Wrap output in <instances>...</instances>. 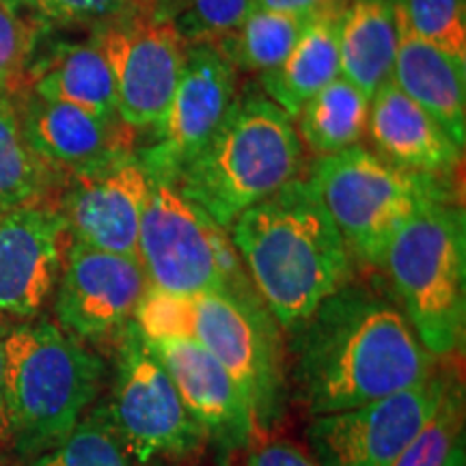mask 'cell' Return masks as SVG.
Instances as JSON below:
<instances>
[{
  "label": "cell",
  "mask_w": 466,
  "mask_h": 466,
  "mask_svg": "<svg viewBox=\"0 0 466 466\" xmlns=\"http://www.w3.org/2000/svg\"><path fill=\"white\" fill-rule=\"evenodd\" d=\"M294 382L313 417L423 384L434 357L398 305L343 285L291 330Z\"/></svg>",
  "instance_id": "obj_1"
},
{
  "label": "cell",
  "mask_w": 466,
  "mask_h": 466,
  "mask_svg": "<svg viewBox=\"0 0 466 466\" xmlns=\"http://www.w3.org/2000/svg\"><path fill=\"white\" fill-rule=\"evenodd\" d=\"M229 238L261 302L289 333L348 281L350 250L309 179L248 208Z\"/></svg>",
  "instance_id": "obj_2"
},
{
  "label": "cell",
  "mask_w": 466,
  "mask_h": 466,
  "mask_svg": "<svg viewBox=\"0 0 466 466\" xmlns=\"http://www.w3.org/2000/svg\"><path fill=\"white\" fill-rule=\"evenodd\" d=\"M302 143L294 119L268 97L233 100L209 141L171 182L225 231L291 179L300 177Z\"/></svg>",
  "instance_id": "obj_3"
},
{
  "label": "cell",
  "mask_w": 466,
  "mask_h": 466,
  "mask_svg": "<svg viewBox=\"0 0 466 466\" xmlns=\"http://www.w3.org/2000/svg\"><path fill=\"white\" fill-rule=\"evenodd\" d=\"M5 374L14 450L37 458L83 421L104 378V363L78 337L50 319L7 326Z\"/></svg>",
  "instance_id": "obj_4"
},
{
  "label": "cell",
  "mask_w": 466,
  "mask_h": 466,
  "mask_svg": "<svg viewBox=\"0 0 466 466\" xmlns=\"http://www.w3.org/2000/svg\"><path fill=\"white\" fill-rule=\"evenodd\" d=\"M464 208L432 199L395 231L384 253L408 322L432 357H450L466 333Z\"/></svg>",
  "instance_id": "obj_5"
},
{
  "label": "cell",
  "mask_w": 466,
  "mask_h": 466,
  "mask_svg": "<svg viewBox=\"0 0 466 466\" xmlns=\"http://www.w3.org/2000/svg\"><path fill=\"white\" fill-rule=\"evenodd\" d=\"M309 182L350 253L370 266H382L395 231L423 203L450 197L442 177L406 171L360 145L319 156Z\"/></svg>",
  "instance_id": "obj_6"
},
{
  "label": "cell",
  "mask_w": 466,
  "mask_h": 466,
  "mask_svg": "<svg viewBox=\"0 0 466 466\" xmlns=\"http://www.w3.org/2000/svg\"><path fill=\"white\" fill-rule=\"evenodd\" d=\"M138 264L149 288L177 296L248 289L229 231L186 199L168 177L151 173L138 229Z\"/></svg>",
  "instance_id": "obj_7"
},
{
  "label": "cell",
  "mask_w": 466,
  "mask_h": 466,
  "mask_svg": "<svg viewBox=\"0 0 466 466\" xmlns=\"http://www.w3.org/2000/svg\"><path fill=\"white\" fill-rule=\"evenodd\" d=\"M113 74L116 115L134 130H158L184 67L186 42L147 0H130L93 35Z\"/></svg>",
  "instance_id": "obj_8"
},
{
  "label": "cell",
  "mask_w": 466,
  "mask_h": 466,
  "mask_svg": "<svg viewBox=\"0 0 466 466\" xmlns=\"http://www.w3.org/2000/svg\"><path fill=\"white\" fill-rule=\"evenodd\" d=\"M106 412L121 447L141 464L195 451L206 436L134 319L119 337L113 401Z\"/></svg>",
  "instance_id": "obj_9"
},
{
  "label": "cell",
  "mask_w": 466,
  "mask_h": 466,
  "mask_svg": "<svg viewBox=\"0 0 466 466\" xmlns=\"http://www.w3.org/2000/svg\"><path fill=\"white\" fill-rule=\"evenodd\" d=\"M268 309L248 289L208 291L186 299L182 337L201 343L229 371L258 428L277 417L281 370Z\"/></svg>",
  "instance_id": "obj_10"
},
{
  "label": "cell",
  "mask_w": 466,
  "mask_h": 466,
  "mask_svg": "<svg viewBox=\"0 0 466 466\" xmlns=\"http://www.w3.org/2000/svg\"><path fill=\"white\" fill-rule=\"evenodd\" d=\"M445 380L432 376L370 404L313 417L307 428L311 456L319 466H391L432 415Z\"/></svg>",
  "instance_id": "obj_11"
},
{
  "label": "cell",
  "mask_w": 466,
  "mask_h": 466,
  "mask_svg": "<svg viewBox=\"0 0 466 466\" xmlns=\"http://www.w3.org/2000/svg\"><path fill=\"white\" fill-rule=\"evenodd\" d=\"M147 289L137 258L72 240L55 288L58 326L80 341L119 339Z\"/></svg>",
  "instance_id": "obj_12"
},
{
  "label": "cell",
  "mask_w": 466,
  "mask_h": 466,
  "mask_svg": "<svg viewBox=\"0 0 466 466\" xmlns=\"http://www.w3.org/2000/svg\"><path fill=\"white\" fill-rule=\"evenodd\" d=\"M151 173L138 151L66 177L61 212L69 238L85 247L137 258ZM138 259V258H137Z\"/></svg>",
  "instance_id": "obj_13"
},
{
  "label": "cell",
  "mask_w": 466,
  "mask_h": 466,
  "mask_svg": "<svg viewBox=\"0 0 466 466\" xmlns=\"http://www.w3.org/2000/svg\"><path fill=\"white\" fill-rule=\"evenodd\" d=\"M236 100V67L217 44H186L184 67L154 143L138 151L149 173L171 179L209 141Z\"/></svg>",
  "instance_id": "obj_14"
},
{
  "label": "cell",
  "mask_w": 466,
  "mask_h": 466,
  "mask_svg": "<svg viewBox=\"0 0 466 466\" xmlns=\"http://www.w3.org/2000/svg\"><path fill=\"white\" fill-rule=\"evenodd\" d=\"M72 242L56 208L33 203L0 212V316L35 318L55 294Z\"/></svg>",
  "instance_id": "obj_15"
},
{
  "label": "cell",
  "mask_w": 466,
  "mask_h": 466,
  "mask_svg": "<svg viewBox=\"0 0 466 466\" xmlns=\"http://www.w3.org/2000/svg\"><path fill=\"white\" fill-rule=\"evenodd\" d=\"M14 97L28 145L56 175L69 177L134 151L137 130L119 115H96L28 89Z\"/></svg>",
  "instance_id": "obj_16"
},
{
  "label": "cell",
  "mask_w": 466,
  "mask_h": 466,
  "mask_svg": "<svg viewBox=\"0 0 466 466\" xmlns=\"http://www.w3.org/2000/svg\"><path fill=\"white\" fill-rule=\"evenodd\" d=\"M147 343L203 432L229 445H247L255 439L259 428L248 401L212 352L188 337L147 339Z\"/></svg>",
  "instance_id": "obj_17"
},
{
  "label": "cell",
  "mask_w": 466,
  "mask_h": 466,
  "mask_svg": "<svg viewBox=\"0 0 466 466\" xmlns=\"http://www.w3.org/2000/svg\"><path fill=\"white\" fill-rule=\"evenodd\" d=\"M367 130L382 158L406 171L442 177L462 162V149L393 80L371 96Z\"/></svg>",
  "instance_id": "obj_18"
},
{
  "label": "cell",
  "mask_w": 466,
  "mask_h": 466,
  "mask_svg": "<svg viewBox=\"0 0 466 466\" xmlns=\"http://www.w3.org/2000/svg\"><path fill=\"white\" fill-rule=\"evenodd\" d=\"M391 80L464 149L466 143V61L401 26Z\"/></svg>",
  "instance_id": "obj_19"
},
{
  "label": "cell",
  "mask_w": 466,
  "mask_h": 466,
  "mask_svg": "<svg viewBox=\"0 0 466 466\" xmlns=\"http://www.w3.org/2000/svg\"><path fill=\"white\" fill-rule=\"evenodd\" d=\"M404 0H348L339 25V72L371 96L391 80Z\"/></svg>",
  "instance_id": "obj_20"
},
{
  "label": "cell",
  "mask_w": 466,
  "mask_h": 466,
  "mask_svg": "<svg viewBox=\"0 0 466 466\" xmlns=\"http://www.w3.org/2000/svg\"><path fill=\"white\" fill-rule=\"evenodd\" d=\"M26 83L28 91L44 100L72 104L96 115H116L113 74L96 39L55 46L28 69Z\"/></svg>",
  "instance_id": "obj_21"
},
{
  "label": "cell",
  "mask_w": 466,
  "mask_h": 466,
  "mask_svg": "<svg viewBox=\"0 0 466 466\" xmlns=\"http://www.w3.org/2000/svg\"><path fill=\"white\" fill-rule=\"evenodd\" d=\"M343 9L313 17L281 66L259 76L270 100L291 119H296L319 89L341 76L339 25Z\"/></svg>",
  "instance_id": "obj_22"
},
{
  "label": "cell",
  "mask_w": 466,
  "mask_h": 466,
  "mask_svg": "<svg viewBox=\"0 0 466 466\" xmlns=\"http://www.w3.org/2000/svg\"><path fill=\"white\" fill-rule=\"evenodd\" d=\"M367 116L370 97L343 76H337L300 108L296 130L313 154L329 156L359 145L367 130Z\"/></svg>",
  "instance_id": "obj_23"
},
{
  "label": "cell",
  "mask_w": 466,
  "mask_h": 466,
  "mask_svg": "<svg viewBox=\"0 0 466 466\" xmlns=\"http://www.w3.org/2000/svg\"><path fill=\"white\" fill-rule=\"evenodd\" d=\"M55 182L56 173L26 141L15 97L0 93V212L44 203Z\"/></svg>",
  "instance_id": "obj_24"
},
{
  "label": "cell",
  "mask_w": 466,
  "mask_h": 466,
  "mask_svg": "<svg viewBox=\"0 0 466 466\" xmlns=\"http://www.w3.org/2000/svg\"><path fill=\"white\" fill-rule=\"evenodd\" d=\"M309 22L311 20L307 17L255 7L247 20L217 46L233 67L261 76L281 66Z\"/></svg>",
  "instance_id": "obj_25"
},
{
  "label": "cell",
  "mask_w": 466,
  "mask_h": 466,
  "mask_svg": "<svg viewBox=\"0 0 466 466\" xmlns=\"http://www.w3.org/2000/svg\"><path fill=\"white\" fill-rule=\"evenodd\" d=\"M462 423V384L445 382L432 415L425 419L391 466H453L464 458Z\"/></svg>",
  "instance_id": "obj_26"
},
{
  "label": "cell",
  "mask_w": 466,
  "mask_h": 466,
  "mask_svg": "<svg viewBox=\"0 0 466 466\" xmlns=\"http://www.w3.org/2000/svg\"><path fill=\"white\" fill-rule=\"evenodd\" d=\"M46 28L33 0H0V93L25 89L28 63Z\"/></svg>",
  "instance_id": "obj_27"
},
{
  "label": "cell",
  "mask_w": 466,
  "mask_h": 466,
  "mask_svg": "<svg viewBox=\"0 0 466 466\" xmlns=\"http://www.w3.org/2000/svg\"><path fill=\"white\" fill-rule=\"evenodd\" d=\"M31 466H132L113 425L106 408L83 417L72 434L56 447L33 458Z\"/></svg>",
  "instance_id": "obj_28"
},
{
  "label": "cell",
  "mask_w": 466,
  "mask_h": 466,
  "mask_svg": "<svg viewBox=\"0 0 466 466\" xmlns=\"http://www.w3.org/2000/svg\"><path fill=\"white\" fill-rule=\"evenodd\" d=\"M404 20L417 37L466 61V0H404Z\"/></svg>",
  "instance_id": "obj_29"
},
{
  "label": "cell",
  "mask_w": 466,
  "mask_h": 466,
  "mask_svg": "<svg viewBox=\"0 0 466 466\" xmlns=\"http://www.w3.org/2000/svg\"><path fill=\"white\" fill-rule=\"evenodd\" d=\"M255 7L258 0H182V9L168 17L186 44H217L229 37Z\"/></svg>",
  "instance_id": "obj_30"
},
{
  "label": "cell",
  "mask_w": 466,
  "mask_h": 466,
  "mask_svg": "<svg viewBox=\"0 0 466 466\" xmlns=\"http://www.w3.org/2000/svg\"><path fill=\"white\" fill-rule=\"evenodd\" d=\"M46 26L102 25L130 0H33Z\"/></svg>",
  "instance_id": "obj_31"
},
{
  "label": "cell",
  "mask_w": 466,
  "mask_h": 466,
  "mask_svg": "<svg viewBox=\"0 0 466 466\" xmlns=\"http://www.w3.org/2000/svg\"><path fill=\"white\" fill-rule=\"evenodd\" d=\"M244 466H319V462L289 441H261L250 447Z\"/></svg>",
  "instance_id": "obj_32"
},
{
  "label": "cell",
  "mask_w": 466,
  "mask_h": 466,
  "mask_svg": "<svg viewBox=\"0 0 466 466\" xmlns=\"http://www.w3.org/2000/svg\"><path fill=\"white\" fill-rule=\"evenodd\" d=\"M346 3L348 0H258V7L313 20L329 11H341Z\"/></svg>",
  "instance_id": "obj_33"
},
{
  "label": "cell",
  "mask_w": 466,
  "mask_h": 466,
  "mask_svg": "<svg viewBox=\"0 0 466 466\" xmlns=\"http://www.w3.org/2000/svg\"><path fill=\"white\" fill-rule=\"evenodd\" d=\"M5 335L7 326L0 322V456L14 450V423H11L7 374H5Z\"/></svg>",
  "instance_id": "obj_34"
},
{
  "label": "cell",
  "mask_w": 466,
  "mask_h": 466,
  "mask_svg": "<svg viewBox=\"0 0 466 466\" xmlns=\"http://www.w3.org/2000/svg\"><path fill=\"white\" fill-rule=\"evenodd\" d=\"M453 466H464V458H460V460H458V462H456V464H453Z\"/></svg>",
  "instance_id": "obj_35"
}]
</instances>
